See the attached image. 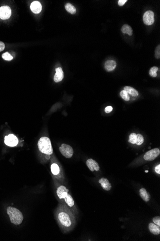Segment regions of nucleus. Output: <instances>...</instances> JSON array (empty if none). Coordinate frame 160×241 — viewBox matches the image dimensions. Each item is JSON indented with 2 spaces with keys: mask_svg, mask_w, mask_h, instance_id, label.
Instances as JSON below:
<instances>
[{
  "mask_svg": "<svg viewBox=\"0 0 160 241\" xmlns=\"http://www.w3.org/2000/svg\"><path fill=\"white\" fill-rule=\"evenodd\" d=\"M58 221L64 229L69 230L75 223L74 216L66 207H61L57 212Z\"/></svg>",
  "mask_w": 160,
  "mask_h": 241,
  "instance_id": "nucleus-1",
  "label": "nucleus"
},
{
  "mask_svg": "<svg viewBox=\"0 0 160 241\" xmlns=\"http://www.w3.org/2000/svg\"><path fill=\"white\" fill-rule=\"evenodd\" d=\"M7 213L9 216L11 223L18 225L21 224L24 220V217L19 209L9 206L7 209Z\"/></svg>",
  "mask_w": 160,
  "mask_h": 241,
  "instance_id": "nucleus-2",
  "label": "nucleus"
},
{
  "mask_svg": "<svg viewBox=\"0 0 160 241\" xmlns=\"http://www.w3.org/2000/svg\"><path fill=\"white\" fill-rule=\"evenodd\" d=\"M38 149L40 151L46 155H52L53 152L50 139L47 137H42L38 140Z\"/></svg>",
  "mask_w": 160,
  "mask_h": 241,
  "instance_id": "nucleus-3",
  "label": "nucleus"
},
{
  "mask_svg": "<svg viewBox=\"0 0 160 241\" xmlns=\"http://www.w3.org/2000/svg\"><path fill=\"white\" fill-rule=\"evenodd\" d=\"M68 192V190L65 186L61 185L58 188L57 194L60 199H64L70 207H73L74 205V201L72 196L69 194Z\"/></svg>",
  "mask_w": 160,
  "mask_h": 241,
  "instance_id": "nucleus-4",
  "label": "nucleus"
},
{
  "mask_svg": "<svg viewBox=\"0 0 160 241\" xmlns=\"http://www.w3.org/2000/svg\"><path fill=\"white\" fill-rule=\"evenodd\" d=\"M59 150L61 154L67 159H70L73 155V148L68 144H63L59 148Z\"/></svg>",
  "mask_w": 160,
  "mask_h": 241,
  "instance_id": "nucleus-5",
  "label": "nucleus"
},
{
  "mask_svg": "<svg viewBox=\"0 0 160 241\" xmlns=\"http://www.w3.org/2000/svg\"><path fill=\"white\" fill-rule=\"evenodd\" d=\"M160 154V149L156 148L146 152L144 156V159L146 161H153L158 157Z\"/></svg>",
  "mask_w": 160,
  "mask_h": 241,
  "instance_id": "nucleus-6",
  "label": "nucleus"
},
{
  "mask_svg": "<svg viewBox=\"0 0 160 241\" xmlns=\"http://www.w3.org/2000/svg\"><path fill=\"white\" fill-rule=\"evenodd\" d=\"M144 23L146 25H152L154 22V14L153 11H148L144 14L143 17Z\"/></svg>",
  "mask_w": 160,
  "mask_h": 241,
  "instance_id": "nucleus-7",
  "label": "nucleus"
},
{
  "mask_svg": "<svg viewBox=\"0 0 160 241\" xmlns=\"http://www.w3.org/2000/svg\"><path fill=\"white\" fill-rule=\"evenodd\" d=\"M18 140L14 135L10 134L6 136L4 138V143L9 147H16L18 144Z\"/></svg>",
  "mask_w": 160,
  "mask_h": 241,
  "instance_id": "nucleus-8",
  "label": "nucleus"
},
{
  "mask_svg": "<svg viewBox=\"0 0 160 241\" xmlns=\"http://www.w3.org/2000/svg\"><path fill=\"white\" fill-rule=\"evenodd\" d=\"M11 9L8 6H2L0 7V18L3 20L8 19L11 16Z\"/></svg>",
  "mask_w": 160,
  "mask_h": 241,
  "instance_id": "nucleus-9",
  "label": "nucleus"
},
{
  "mask_svg": "<svg viewBox=\"0 0 160 241\" xmlns=\"http://www.w3.org/2000/svg\"><path fill=\"white\" fill-rule=\"evenodd\" d=\"M86 165L91 171H99L100 167L97 162L93 159H89L86 161Z\"/></svg>",
  "mask_w": 160,
  "mask_h": 241,
  "instance_id": "nucleus-10",
  "label": "nucleus"
},
{
  "mask_svg": "<svg viewBox=\"0 0 160 241\" xmlns=\"http://www.w3.org/2000/svg\"><path fill=\"white\" fill-rule=\"evenodd\" d=\"M30 8L34 13H40L42 10V5L40 2L34 1L31 4Z\"/></svg>",
  "mask_w": 160,
  "mask_h": 241,
  "instance_id": "nucleus-11",
  "label": "nucleus"
},
{
  "mask_svg": "<svg viewBox=\"0 0 160 241\" xmlns=\"http://www.w3.org/2000/svg\"><path fill=\"white\" fill-rule=\"evenodd\" d=\"M56 74L54 77V80L55 82H61L64 78V71L61 67H58L56 69Z\"/></svg>",
  "mask_w": 160,
  "mask_h": 241,
  "instance_id": "nucleus-12",
  "label": "nucleus"
},
{
  "mask_svg": "<svg viewBox=\"0 0 160 241\" xmlns=\"http://www.w3.org/2000/svg\"><path fill=\"white\" fill-rule=\"evenodd\" d=\"M99 184H100L103 189L105 191H110L112 188L111 184L108 180L105 178H102L99 181Z\"/></svg>",
  "mask_w": 160,
  "mask_h": 241,
  "instance_id": "nucleus-13",
  "label": "nucleus"
},
{
  "mask_svg": "<svg viewBox=\"0 0 160 241\" xmlns=\"http://www.w3.org/2000/svg\"><path fill=\"white\" fill-rule=\"evenodd\" d=\"M117 63L114 60H108L105 64V69L108 72L113 71L116 69Z\"/></svg>",
  "mask_w": 160,
  "mask_h": 241,
  "instance_id": "nucleus-14",
  "label": "nucleus"
},
{
  "mask_svg": "<svg viewBox=\"0 0 160 241\" xmlns=\"http://www.w3.org/2000/svg\"><path fill=\"white\" fill-rule=\"evenodd\" d=\"M148 227L150 232L153 235H158L160 234V226L157 225L152 222L149 224Z\"/></svg>",
  "mask_w": 160,
  "mask_h": 241,
  "instance_id": "nucleus-15",
  "label": "nucleus"
},
{
  "mask_svg": "<svg viewBox=\"0 0 160 241\" xmlns=\"http://www.w3.org/2000/svg\"><path fill=\"white\" fill-rule=\"evenodd\" d=\"M140 195L141 198H142L144 201L148 202L151 199L150 194L147 192L145 189L142 188L140 190Z\"/></svg>",
  "mask_w": 160,
  "mask_h": 241,
  "instance_id": "nucleus-16",
  "label": "nucleus"
},
{
  "mask_svg": "<svg viewBox=\"0 0 160 241\" xmlns=\"http://www.w3.org/2000/svg\"><path fill=\"white\" fill-rule=\"evenodd\" d=\"M124 90L128 94L131 95L132 96L134 97L139 95V92L136 89L130 86H125L124 88Z\"/></svg>",
  "mask_w": 160,
  "mask_h": 241,
  "instance_id": "nucleus-17",
  "label": "nucleus"
},
{
  "mask_svg": "<svg viewBox=\"0 0 160 241\" xmlns=\"http://www.w3.org/2000/svg\"><path fill=\"white\" fill-rule=\"evenodd\" d=\"M121 31L124 34H127L129 36L132 35V27L127 24H125L121 28Z\"/></svg>",
  "mask_w": 160,
  "mask_h": 241,
  "instance_id": "nucleus-18",
  "label": "nucleus"
},
{
  "mask_svg": "<svg viewBox=\"0 0 160 241\" xmlns=\"http://www.w3.org/2000/svg\"><path fill=\"white\" fill-rule=\"evenodd\" d=\"M65 9L67 10V12H69L71 14H75L76 13V7H74L73 5H72V4H70V3H67V4H66L65 5Z\"/></svg>",
  "mask_w": 160,
  "mask_h": 241,
  "instance_id": "nucleus-19",
  "label": "nucleus"
},
{
  "mask_svg": "<svg viewBox=\"0 0 160 241\" xmlns=\"http://www.w3.org/2000/svg\"><path fill=\"white\" fill-rule=\"evenodd\" d=\"M51 171L53 175H57L60 173V168L57 164L53 163L51 165Z\"/></svg>",
  "mask_w": 160,
  "mask_h": 241,
  "instance_id": "nucleus-20",
  "label": "nucleus"
},
{
  "mask_svg": "<svg viewBox=\"0 0 160 241\" xmlns=\"http://www.w3.org/2000/svg\"><path fill=\"white\" fill-rule=\"evenodd\" d=\"M120 95L123 100H124L125 101H129L130 100V97L129 95V94L124 90H122L121 91V92H120Z\"/></svg>",
  "mask_w": 160,
  "mask_h": 241,
  "instance_id": "nucleus-21",
  "label": "nucleus"
},
{
  "mask_svg": "<svg viewBox=\"0 0 160 241\" xmlns=\"http://www.w3.org/2000/svg\"><path fill=\"white\" fill-rule=\"evenodd\" d=\"M158 68L157 66H153L150 70L149 74L152 77H156L157 76V72L158 71Z\"/></svg>",
  "mask_w": 160,
  "mask_h": 241,
  "instance_id": "nucleus-22",
  "label": "nucleus"
},
{
  "mask_svg": "<svg viewBox=\"0 0 160 241\" xmlns=\"http://www.w3.org/2000/svg\"><path fill=\"white\" fill-rule=\"evenodd\" d=\"M137 140L136 144L137 145H141L144 143V137L141 134H136Z\"/></svg>",
  "mask_w": 160,
  "mask_h": 241,
  "instance_id": "nucleus-23",
  "label": "nucleus"
},
{
  "mask_svg": "<svg viewBox=\"0 0 160 241\" xmlns=\"http://www.w3.org/2000/svg\"><path fill=\"white\" fill-rule=\"evenodd\" d=\"M136 140L137 136L136 133H132L130 134L129 135V143H131L132 144H136Z\"/></svg>",
  "mask_w": 160,
  "mask_h": 241,
  "instance_id": "nucleus-24",
  "label": "nucleus"
},
{
  "mask_svg": "<svg viewBox=\"0 0 160 241\" xmlns=\"http://www.w3.org/2000/svg\"><path fill=\"white\" fill-rule=\"evenodd\" d=\"M2 57L3 59L7 60V61H11V60L13 59V57L12 55L8 52L3 54L2 55Z\"/></svg>",
  "mask_w": 160,
  "mask_h": 241,
  "instance_id": "nucleus-25",
  "label": "nucleus"
},
{
  "mask_svg": "<svg viewBox=\"0 0 160 241\" xmlns=\"http://www.w3.org/2000/svg\"><path fill=\"white\" fill-rule=\"evenodd\" d=\"M155 54L157 59H159L160 58V45H159L158 46H157L156 48V51H155Z\"/></svg>",
  "mask_w": 160,
  "mask_h": 241,
  "instance_id": "nucleus-26",
  "label": "nucleus"
},
{
  "mask_svg": "<svg viewBox=\"0 0 160 241\" xmlns=\"http://www.w3.org/2000/svg\"><path fill=\"white\" fill-rule=\"evenodd\" d=\"M153 221L154 224L160 226V217L159 216H156L153 218Z\"/></svg>",
  "mask_w": 160,
  "mask_h": 241,
  "instance_id": "nucleus-27",
  "label": "nucleus"
},
{
  "mask_svg": "<svg viewBox=\"0 0 160 241\" xmlns=\"http://www.w3.org/2000/svg\"><path fill=\"white\" fill-rule=\"evenodd\" d=\"M113 110V107L111 106H108L105 107V111L106 113H110Z\"/></svg>",
  "mask_w": 160,
  "mask_h": 241,
  "instance_id": "nucleus-28",
  "label": "nucleus"
},
{
  "mask_svg": "<svg viewBox=\"0 0 160 241\" xmlns=\"http://www.w3.org/2000/svg\"><path fill=\"white\" fill-rule=\"evenodd\" d=\"M127 0H119L118 1V4L120 6H123L127 2Z\"/></svg>",
  "mask_w": 160,
  "mask_h": 241,
  "instance_id": "nucleus-29",
  "label": "nucleus"
},
{
  "mask_svg": "<svg viewBox=\"0 0 160 241\" xmlns=\"http://www.w3.org/2000/svg\"><path fill=\"white\" fill-rule=\"evenodd\" d=\"M5 45L4 43L1 42H0V52H1L4 49Z\"/></svg>",
  "mask_w": 160,
  "mask_h": 241,
  "instance_id": "nucleus-30",
  "label": "nucleus"
},
{
  "mask_svg": "<svg viewBox=\"0 0 160 241\" xmlns=\"http://www.w3.org/2000/svg\"><path fill=\"white\" fill-rule=\"evenodd\" d=\"M155 171L157 174H160V165L159 164L158 165H157L156 167L155 168Z\"/></svg>",
  "mask_w": 160,
  "mask_h": 241,
  "instance_id": "nucleus-31",
  "label": "nucleus"
}]
</instances>
